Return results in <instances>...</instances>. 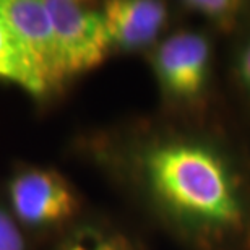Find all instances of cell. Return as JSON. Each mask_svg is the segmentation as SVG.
<instances>
[{
    "instance_id": "obj_1",
    "label": "cell",
    "mask_w": 250,
    "mask_h": 250,
    "mask_svg": "<svg viewBox=\"0 0 250 250\" xmlns=\"http://www.w3.org/2000/svg\"><path fill=\"white\" fill-rule=\"evenodd\" d=\"M145 169L158 197L184 216L209 224H232L241 218L229 174L209 149L163 145L146 156Z\"/></svg>"
},
{
    "instance_id": "obj_2",
    "label": "cell",
    "mask_w": 250,
    "mask_h": 250,
    "mask_svg": "<svg viewBox=\"0 0 250 250\" xmlns=\"http://www.w3.org/2000/svg\"><path fill=\"white\" fill-rule=\"evenodd\" d=\"M68 78L106 61L112 42L101 12L70 0H42Z\"/></svg>"
},
{
    "instance_id": "obj_3",
    "label": "cell",
    "mask_w": 250,
    "mask_h": 250,
    "mask_svg": "<svg viewBox=\"0 0 250 250\" xmlns=\"http://www.w3.org/2000/svg\"><path fill=\"white\" fill-rule=\"evenodd\" d=\"M0 12L26 52L41 96L61 88L68 75L42 0H2Z\"/></svg>"
},
{
    "instance_id": "obj_4",
    "label": "cell",
    "mask_w": 250,
    "mask_h": 250,
    "mask_svg": "<svg viewBox=\"0 0 250 250\" xmlns=\"http://www.w3.org/2000/svg\"><path fill=\"white\" fill-rule=\"evenodd\" d=\"M15 218L33 228L62 223L78 208L72 187L56 171L28 169L18 174L8 188Z\"/></svg>"
},
{
    "instance_id": "obj_5",
    "label": "cell",
    "mask_w": 250,
    "mask_h": 250,
    "mask_svg": "<svg viewBox=\"0 0 250 250\" xmlns=\"http://www.w3.org/2000/svg\"><path fill=\"white\" fill-rule=\"evenodd\" d=\"M209 47L207 39L195 33H179L166 39L156 52L159 82L179 98L200 93L207 80Z\"/></svg>"
},
{
    "instance_id": "obj_6",
    "label": "cell",
    "mask_w": 250,
    "mask_h": 250,
    "mask_svg": "<svg viewBox=\"0 0 250 250\" xmlns=\"http://www.w3.org/2000/svg\"><path fill=\"white\" fill-rule=\"evenodd\" d=\"M112 46L137 49L149 44L166 21V7L149 0H114L103 8Z\"/></svg>"
},
{
    "instance_id": "obj_7",
    "label": "cell",
    "mask_w": 250,
    "mask_h": 250,
    "mask_svg": "<svg viewBox=\"0 0 250 250\" xmlns=\"http://www.w3.org/2000/svg\"><path fill=\"white\" fill-rule=\"evenodd\" d=\"M0 78L17 83L31 94L41 96L26 52L2 12H0Z\"/></svg>"
},
{
    "instance_id": "obj_8",
    "label": "cell",
    "mask_w": 250,
    "mask_h": 250,
    "mask_svg": "<svg viewBox=\"0 0 250 250\" xmlns=\"http://www.w3.org/2000/svg\"><path fill=\"white\" fill-rule=\"evenodd\" d=\"M63 250H132L124 239L119 237H101L84 236L68 244Z\"/></svg>"
},
{
    "instance_id": "obj_9",
    "label": "cell",
    "mask_w": 250,
    "mask_h": 250,
    "mask_svg": "<svg viewBox=\"0 0 250 250\" xmlns=\"http://www.w3.org/2000/svg\"><path fill=\"white\" fill-rule=\"evenodd\" d=\"M0 250H24V241L15 219L0 208Z\"/></svg>"
},
{
    "instance_id": "obj_10",
    "label": "cell",
    "mask_w": 250,
    "mask_h": 250,
    "mask_svg": "<svg viewBox=\"0 0 250 250\" xmlns=\"http://www.w3.org/2000/svg\"><path fill=\"white\" fill-rule=\"evenodd\" d=\"M192 8L202 12L213 18H228L232 12H236L237 5L232 2H190Z\"/></svg>"
},
{
    "instance_id": "obj_11",
    "label": "cell",
    "mask_w": 250,
    "mask_h": 250,
    "mask_svg": "<svg viewBox=\"0 0 250 250\" xmlns=\"http://www.w3.org/2000/svg\"><path fill=\"white\" fill-rule=\"evenodd\" d=\"M242 75L246 78V82L250 84V47L247 49V52L242 57Z\"/></svg>"
}]
</instances>
